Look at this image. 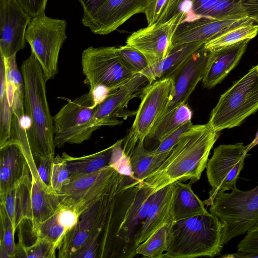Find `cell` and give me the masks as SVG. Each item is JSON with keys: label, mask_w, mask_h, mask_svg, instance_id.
I'll use <instances>...</instances> for the list:
<instances>
[{"label": "cell", "mask_w": 258, "mask_h": 258, "mask_svg": "<svg viewBox=\"0 0 258 258\" xmlns=\"http://www.w3.org/2000/svg\"><path fill=\"white\" fill-rule=\"evenodd\" d=\"M250 40L245 39L212 51L202 80L204 87L213 88L227 76L238 64Z\"/></svg>", "instance_id": "obj_20"}, {"label": "cell", "mask_w": 258, "mask_h": 258, "mask_svg": "<svg viewBox=\"0 0 258 258\" xmlns=\"http://www.w3.org/2000/svg\"><path fill=\"white\" fill-rule=\"evenodd\" d=\"M68 232L58 222L55 213L40 225L36 235L58 249Z\"/></svg>", "instance_id": "obj_34"}, {"label": "cell", "mask_w": 258, "mask_h": 258, "mask_svg": "<svg viewBox=\"0 0 258 258\" xmlns=\"http://www.w3.org/2000/svg\"><path fill=\"white\" fill-rule=\"evenodd\" d=\"M184 1L185 0H169L158 23L166 22L174 16L180 11V7Z\"/></svg>", "instance_id": "obj_49"}, {"label": "cell", "mask_w": 258, "mask_h": 258, "mask_svg": "<svg viewBox=\"0 0 258 258\" xmlns=\"http://www.w3.org/2000/svg\"><path fill=\"white\" fill-rule=\"evenodd\" d=\"M7 80L13 83L21 94H25L23 77L18 67L16 54L8 57H4Z\"/></svg>", "instance_id": "obj_41"}, {"label": "cell", "mask_w": 258, "mask_h": 258, "mask_svg": "<svg viewBox=\"0 0 258 258\" xmlns=\"http://www.w3.org/2000/svg\"><path fill=\"white\" fill-rule=\"evenodd\" d=\"M71 174L63 158L57 155L54 157L50 177V187L58 193L68 182Z\"/></svg>", "instance_id": "obj_39"}, {"label": "cell", "mask_w": 258, "mask_h": 258, "mask_svg": "<svg viewBox=\"0 0 258 258\" xmlns=\"http://www.w3.org/2000/svg\"><path fill=\"white\" fill-rule=\"evenodd\" d=\"M174 189L173 182L155 192L154 199L148 211L139 234L137 240L138 246L157 230L169 221L173 220L172 205Z\"/></svg>", "instance_id": "obj_21"}, {"label": "cell", "mask_w": 258, "mask_h": 258, "mask_svg": "<svg viewBox=\"0 0 258 258\" xmlns=\"http://www.w3.org/2000/svg\"><path fill=\"white\" fill-rule=\"evenodd\" d=\"M223 225L208 212L174 222L170 243L162 258L213 257L223 247Z\"/></svg>", "instance_id": "obj_4"}, {"label": "cell", "mask_w": 258, "mask_h": 258, "mask_svg": "<svg viewBox=\"0 0 258 258\" xmlns=\"http://www.w3.org/2000/svg\"><path fill=\"white\" fill-rule=\"evenodd\" d=\"M117 51L127 65L137 73H143L150 64L143 53L130 45L117 47Z\"/></svg>", "instance_id": "obj_37"}, {"label": "cell", "mask_w": 258, "mask_h": 258, "mask_svg": "<svg viewBox=\"0 0 258 258\" xmlns=\"http://www.w3.org/2000/svg\"><path fill=\"white\" fill-rule=\"evenodd\" d=\"M31 18L17 0H0V54L8 57L24 48Z\"/></svg>", "instance_id": "obj_15"}, {"label": "cell", "mask_w": 258, "mask_h": 258, "mask_svg": "<svg viewBox=\"0 0 258 258\" xmlns=\"http://www.w3.org/2000/svg\"><path fill=\"white\" fill-rule=\"evenodd\" d=\"M57 249L53 245L37 237L35 242L19 249L16 257H55Z\"/></svg>", "instance_id": "obj_38"}, {"label": "cell", "mask_w": 258, "mask_h": 258, "mask_svg": "<svg viewBox=\"0 0 258 258\" xmlns=\"http://www.w3.org/2000/svg\"><path fill=\"white\" fill-rule=\"evenodd\" d=\"M54 158L53 155L43 157L38 161L39 164L37 166V172L40 178L49 186L50 185V177Z\"/></svg>", "instance_id": "obj_46"}, {"label": "cell", "mask_w": 258, "mask_h": 258, "mask_svg": "<svg viewBox=\"0 0 258 258\" xmlns=\"http://www.w3.org/2000/svg\"><path fill=\"white\" fill-rule=\"evenodd\" d=\"M31 179L28 191L26 220L36 235L40 225L53 215L60 205L58 194L40 178L37 167L30 168Z\"/></svg>", "instance_id": "obj_18"}, {"label": "cell", "mask_w": 258, "mask_h": 258, "mask_svg": "<svg viewBox=\"0 0 258 258\" xmlns=\"http://www.w3.org/2000/svg\"><path fill=\"white\" fill-rule=\"evenodd\" d=\"M48 0H17L23 10L32 18L45 14Z\"/></svg>", "instance_id": "obj_45"}, {"label": "cell", "mask_w": 258, "mask_h": 258, "mask_svg": "<svg viewBox=\"0 0 258 258\" xmlns=\"http://www.w3.org/2000/svg\"><path fill=\"white\" fill-rule=\"evenodd\" d=\"M148 82L142 73H136L127 82L111 93L96 107L92 118L87 123L67 131L64 133L67 141L71 144H80L87 141L93 133L103 126L120 124L122 121L117 117L123 116L129 102L141 93L143 86Z\"/></svg>", "instance_id": "obj_8"}, {"label": "cell", "mask_w": 258, "mask_h": 258, "mask_svg": "<svg viewBox=\"0 0 258 258\" xmlns=\"http://www.w3.org/2000/svg\"><path fill=\"white\" fill-rule=\"evenodd\" d=\"M67 23L45 14L31 18L25 32L26 41L31 54L40 63L47 80L52 79L58 72L60 49L67 36Z\"/></svg>", "instance_id": "obj_10"}, {"label": "cell", "mask_w": 258, "mask_h": 258, "mask_svg": "<svg viewBox=\"0 0 258 258\" xmlns=\"http://www.w3.org/2000/svg\"><path fill=\"white\" fill-rule=\"evenodd\" d=\"M255 23H256L257 24H258V16L257 17H254V18H252Z\"/></svg>", "instance_id": "obj_52"}, {"label": "cell", "mask_w": 258, "mask_h": 258, "mask_svg": "<svg viewBox=\"0 0 258 258\" xmlns=\"http://www.w3.org/2000/svg\"><path fill=\"white\" fill-rule=\"evenodd\" d=\"M190 10L197 18L204 17L219 0H189Z\"/></svg>", "instance_id": "obj_48"}, {"label": "cell", "mask_w": 258, "mask_h": 258, "mask_svg": "<svg viewBox=\"0 0 258 258\" xmlns=\"http://www.w3.org/2000/svg\"><path fill=\"white\" fill-rule=\"evenodd\" d=\"M122 176L109 165L91 173L71 176L57 193L60 205L75 210L81 216L115 190Z\"/></svg>", "instance_id": "obj_7"}, {"label": "cell", "mask_w": 258, "mask_h": 258, "mask_svg": "<svg viewBox=\"0 0 258 258\" xmlns=\"http://www.w3.org/2000/svg\"><path fill=\"white\" fill-rule=\"evenodd\" d=\"M113 145L95 153L75 157L63 152L61 157L65 160L71 176L87 174L97 171L108 165Z\"/></svg>", "instance_id": "obj_28"}, {"label": "cell", "mask_w": 258, "mask_h": 258, "mask_svg": "<svg viewBox=\"0 0 258 258\" xmlns=\"http://www.w3.org/2000/svg\"><path fill=\"white\" fill-rule=\"evenodd\" d=\"M90 95L84 94L75 99L68 100L53 117L54 135L59 134L88 122L93 117L96 107L92 108Z\"/></svg>", "instance_id": "obj_22"}, {"label": "cell", "mask_w": 258, "mask_h": 258, "mask_svg": "<svg viewBox=\"0 0 258 258\" xmlns=\"http://www.w3.org/2000/svg\"><path fill=\"white\" fill-rule=\"evenodd\" d=\"M122 143L123 139H121L113 145L108 165L121 175L136 179L132 170L130 157L124 153Z\"/></svg>", "instance_id": "obj_36"}, {"label": "cell", "mask_w": 258, "mask_h": 258, "mask_svg": "<svg viewBox=\"0 0 258 258\" xmlns=\"http://www.w3.org/2000/svg\"><path fill=\"white\" fill-rule=\"evenodd\" d=\"M81 64L90 90L104 86L114 91L136 73L123 60L115 46H90L82 52Z\"/></svg>", "instance_id": "obj_11"}, {"label": "cell", "mask_w": 258, "mask_h": 258, "mask_svg": "<svg viewBox=\"0 0 258 258\" xmlns=\"http://www.w3.org/2000/svg\"><path fill=\"white\" fill-rule=\"evenodd\" d=\"M93 227L87 223L79 220L78 223L65 236L58 248V257H74L94 233Z\"/></svg>", "instance_id": "obj_33"}, {"label": "cell", "mask_w": 258, "mask_h": 258, "mask_svg": "<svg viewBox=\"0 0 258 258\" xmlns=\"http://www.w3.org/2000/svg\"><path fill=\"white\" fill-rule=\"evenodd\" d=\"M192 125L191 120L181 124L164 137L159 142V146L154 150L157 152H165L171 151L182 136Z\"/></svg>", "instance_id": "obj_40"}, {"label": "cell", "mask_w": 258, "mask_h": 258, "mask_svg": "<svg viewBox=\"0 0 258 258\" xmlns=\"http://www.w3.org/2000/svg\"><path fill=\"white\" fill-rule=\"evenodd\" d=\"M246 17L247 16L245 15H234L220 19L201 17L191 21H183L174 33L170 51L176 46L184 44L198 42L205 44Z\"/></svg>", "instance_id": "obj_17"}, {"label": "cell", "mask_w": 258, "mask_h": 258, "mask_svg": "<svg viewBox=\"0 0 258 258\" xmlns=\"http://www.w3.org/2000/svg\"><path fill=\"white\" fill-rule=\"evenodd\" d=\"M192 114L186 103L179 104L168 110L156 123L146 138L159 143L170 132L190 120Z\"/></svg>", "instance_id": "obj_29"}, {"label": "cell", "mask_w": 258, "mask_h": 258, "mask_svg": "<svg viewBox=\"0 0 258 258\" xmlns=\"http://www.w3.org/2000/svg\"><path fill=\"white\" fill-rule=\"evenodd\" d=\"M258 110V64L235 82L220 96L208 123L220 132L240 125Z\"/></svg>", "instance_id": "obj_6"}, {"label": "cell", "mask_w": 258, "mask_h": 258, "mask_svg": "<svg viewBox=\"0 0 258 258\" xmlns=\"http://www.w3.org/2000/svg\"><path fill=\"white\" fill-rule=\"evenodd\" d=\"M84 10L82 19L93 15L108 0H78Z\"/></svg>", "instance_id": "obj_50"}, {"label": "cell", "mask_w": 258, "mask_h": 258, "mask_svg": "<svg viewBox=\"0 0 258 258\" xmlns=\"http://www.w3.org/2000/svg\"><path fill=\"white\" fill-rule=\"evenodd\" d=\"M258 144V131L253 140L246 146V151L248 152L250 149Z\"/></svg>", "instance_id": "obj_51"}, {"label": "cell", "mask_w": 258, "mask_h": 258, "mask_svg": "<svg viewBox=\"0 0 258 258\" xmlns=\"http://www.w3.org/2000/svg\"><path fill=\"white\" fill-rule=\"evenodd\" d=\"M204 202L223 225L224 245L258 225V184L247 191L236 186L229 193L218 192Z\"/></svg>", "instance_id": "obj_5"}, {"label": "cell", "mask_w": 258, "mask_h": 258, "mask_svg": "<svg viewBox=\"0 0 258 258\" xmlns=\"http://www.w3.org/2000/svg\"><path fill=\"white\" fill-rule=\"evenodd\" d=\"M204 45L201 42L184 44L173 48L161 60L152 64L143 73L149 83L166 78L187 57Z\"/></svg>", "instance_id": "obj_25"}, {"label": "cell", "mask_w": 258, "mask_h": 258, "mask_svg": "<svg viewBox=\"0 0 258 258\" xmlns=\"http://www.w3.org/2000/svg\"><path fill=\"white\" fill-rule=\"evenodd\" d=\"M169 0H147L144 13L148 25L158 23Z\"/></svg>", "instance_id": "obj_42"}, {"label": "cell", "mask_w": 258, "mask_h": 258, "mask_svg": "<svg viewBox=\"0 0 258 258\" xmlns=\"http://www.w3.org/2000/svg\"><path fill=\"white\" fill-rule=\"evenodd\" d=\"M186 13L180 10L166 22L148 25L134 32L127 38L126 44L143 53L150 64L161 60L169 52L174 33Z\"/></svg>", "instance_id": "obj_13"}, {"label": "cell", "mask_w": 258, "mask_h": 258, "mask_svg": "<svg viewBox=\"0 0 258 258\" xmlns=\"http://www.w3.org/2000/svg\"><path fill=\"white\" fill-rule=\"evenodd\" d=\"M31 179V170L6 192L0 195V213L10 221L15 232L26 220L27 201Z\"/></svg>", "instance_id": "obj_23"}, {"label": "cell", "mask_w": 258, "mask_h": 258, "mask_svg": "<svg viewBox=\"0 0 258 258\" xmlns=\"http://www.w3.org/2000/svg\"><path fill=\"white\" fill-rule=\"evenodd\" d=\"M144 141L140 140L130 154L132 170L135 177L143 182L146 177L156 170L164 162L171 151L157 152L148 151Z\"/></svg>", "instance_id": "obj_27"}, {"label": "cell", "mask_w": 258, "mask_h": 258, "mask_svg": "<svg viewBox=\"0 0 258 258\" xmlns=\"http://www.w3.org/2000/svg\"><path fill=\"white\" fill-rule=\"evenodd\" d=\"M58 222L69 231L79 222L80 215L74 209L60 205L55 212Z\"/></svg>", "instance_id": "obj_43"}, {"label": "cell", "mask_w": 258, "mask_h": 258, "mask_svg": "<svg viewBox=\"0 0 258 258\" xmlns=\"http://www.w3.org/2000/svg\"><path fill=\"white\" fill-rule=\"evenodd\" d=\"M234 15L258 16V0H219L204 16L220 19Z\"/></svg>", "instance_id": "obj_31"}, {"label": "cell", "mask_w": 258, "mask_h": 258, "mask_svg": "<svg viewBox=\"0 0 258 258\" xmlns=\"http://www.w3.org/2000/svg\"><path fill=\"white\" fill-rule=\"evenodd\" d=\"M24 87V108L28 122L24 152L28 163L55 155L54 128L46 97L48 81L39 62L31 55L21 67Z\"/></svg>", "instance_id": "obj_2"}, {"label": "cell", "mask_w": 258, "mask_h": 258, "mask_svg": "<svg viewBox=\"0 0 258 258\" xmlns=\"http://www.w3.org/2000/svg\"><path fill=\"white\" fill-rule=\"evenodd\" d=\"M173 91V81L170 78L159 79L143 88L135 119L123 139L122 148L126 155H130L139 141L146 139L156 123L167 111Z\"/></svg>", "instance_id": "obj_9"}, {"label": "cell", "mask_w": 258, "mask_h": 258, "mask_svg": "<svg viewBox=\"0 0 258 258\" xmlns=\"http://www.w3.org/2000/svg\"><path fill=\"white\" fill-rule=\"evenodd\" d=\"M147 0H108L93 15L82 22L92 32L106 35L135 14L144 13Z\"/></svg>", "instance_id": "obj_16"}, {"label": "cell", "mask_w": 258, "mask_h": 258, "mask_svg": "<svg viewBox=\"0 0 258 258\" xmlns=\"http://www.w3.org/2000/svg\"><path fill=\"white\" fill-rule=\"evenodd\" d=\"M248 156L246 146L242 143L220 145L214 149L206 166L208 180L212 187L209 196L231 190L236 186V181Z\"/></svg>", "instance_id": "obj_12"}, {"label": "cell", "mask_w": 258, "mask_h": 258, "mask_svg": "<svg viewBox=\"0 0 258 258\" xmlns=\"http://www.w3.org/2000/svg\"><path fill=\"white\" fill-rule=\"evenodd\" d=\"M193 183L191 181L187 183L179 181L174 182L172 214L175 222L208 212L204 202L193 191Z\"/></svg>", "instance_id": "obj_24"}, {"label": "cell", "mask_w": 258, "mask_h": 258, "mask_svg": "<svg viewBox=\"0 0 258 258\" xmlns=\"http://www.w3.org/2000/svg\"><path fill=\"white\" fill-rule=\"evenodd\" d=\"M257 34L258 24L252 18L247 17L206 42L204 46L213 51L245 39H251Z\"/></svg>", "instance_id": "obj_26"}, {"label": "cell", "mask_w": 258, "mask_h": 258, "mask_svg": "<svg viewBox=\"0 0 258 258\" xmlns=\"http://www.w3.org/2000/svg\"><path fill=\"white\" fill-rule=\"evenodd\" d=\"M174 222L171 220L138 245L137 254L151 258H162L166 251L171 238Z\"/></svg>", "instance_id": "obj_30"}, {"label": "cell", "mask_w": 258, "mask_h": 258, "mask_svg": "<svg viewBox=\"0 0 258 258\" xmlns=\"http://www.w3.org/2000/svg\"><path fill=\"white\" fill-rule=\"evenodd\" d=\"M237 250L246 253H258V225L246 233L238 243Z\"/></svg>", "instance_id": "obj_44"}, {"label": "cell", "mask_w": 258, "mask_h": 258, "mask_svg": "<svg viewBox=\"0 0 258 258\" xmlns=\"http://www.w3.org/2000/svg\"><path fill=\"white\" fill-rule=\"evenodd\" d=\"M155 194L143 181L125 176L105 226L103 249L110 252L111 257L137 255V240Z\"/></svg>", "instance_id": "obj_1"}, {"label": "cell", "mask_w": 258, "mask_h": 258, "mask_svg": "<svg viewBox=\"0 0 258 258\" xmlns=\"http://www.w3.org/2000/svg\"><path fill=\"white\" fill-rule=\"evenodd\" d=\"M212 52L203 45L168 75L166 78H171L173 81L174 91L167 110L186 103L197 84L204 77Z\"/></svg>", "instance_id": "obj_14"}, {"label": "cell", "mask_w": 258, "mask_h": 258, "mask_svg": "<svg viewBox=\"0 0 258 258\" xmlns=\"http://www.w3.org/2000/svg\"><path fill=\"white\" fill-rule=\"evenodd\" d=\"M1 213V239L0 257L1 258L16 257L17 246L15 244L13 226L9 219L2 213Z\"/></svg>", "instance_id": "obj_35"}, {"label": "cell", "mask_w": 258, "mask_h": 258, "mask_svg": "<svg viewBox=\"0 0 258 258\" xmlns=\"http://www.w3.org/2000/svg\"><path fill=\"white\" fill-rule=\"evenodd\" d=\"M220 132L207 123L192 125L182 136L162 164L148 175L144 183L153 193L176 181L199 180Z\"/></svg>", "instance_id": "obj_3"}, {"label": "cell", "mask_w": 258, "mask_h": 258, "mask_svg": "<svg viewBox=\"0 0 258 258\" xmlns=\"http://www.w3.org/2000/svg\"><path fill=\"white\" fill-rule=\"evenodd\" d=\"M99 234L93 233L82 248L74 255V257H95L98 248V237Z\"/></svg>", "instance_id": "obj_47"}, {"label": "cell", "mask_w": 258, "mask_h": 258, "mask_svg": "<svg viewBox=\"0 0 258 258\" xmlns=\"http://www.w3.org/2000/svg\"><path fill=\"white\" fill-rule=\"evenodd\" d=\"M0 147L11 137L14 107H11L7 92V77L4 56L0 54Z\"/></svg>", "instance_id": "obj_32"}, {"label": "cell", "mask_w": 258, "mask_h": 258, "mask_svg": "<svg viewBox=\"0 0 258 258\" xmlns=\"http://www.w3.org/2000/svg\"><path fill=\"white\" fill-rule=\"evenodd\" d=\"M0 195L6 192L30 171L20 143L10 139L0 147Z\"/></svg>", "instance_id": "obj_19"}]
</instances>
